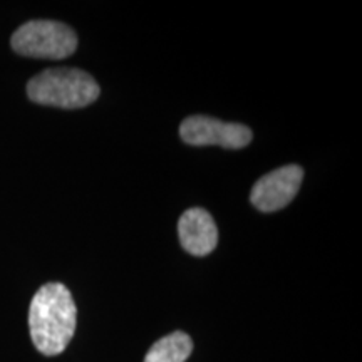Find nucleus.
I'll list each match as a JSON object with an SVG mask.
<instances>
[{"instance_id": "1", "label": "nucleus", "mask_w": 362, "mask_h": 362, "mask_svg": "<svg viewBox=\"0 0 362 362\" xmlns=\"http://www.w3.org/2000/svg\"><path fill=\"white\" fill-rule=\"evenodd\" d=\"M74 298L62 284H47L35 293L29 309V329L40 354L64 352L76 332Z\"/></svg>"}, {"instance_id": "2", "label": "nucleus", "mask_w": 362, "mask_h": 362, "mask_svg": "<svg viewBox=\"0 0 362 362\" xmlns=\"http://www.w3.org/2000/svg\"><path fill=\"white\" fill-rule=\"evenodd\" d=\"M30 101L42 106L78 110L99 96L96 79L81 69H47L27 84Z\"/></svg>"}, {"instance_id": "3", "label": "nucleus", "mask_w": 362, "mask_h": 362, "mask_svg": "<svg viewBox=\"0 0 362 362\" xmlns=\"http://www.w3.org/2000/svg\"><path fill=\"white\" fill-rule=\"evenodd\" d=\"M17 54L35 59H64L74 54L78 35L69 25L54 21H30L12 35Z\"/></svg>"}, {"instance_id": "4", "label": "nucleus", "mask_w": 362, "mask_h": 362, "mask_svg": "<svg viewBox=\"0 0 362 362\" xmlns=\"http://www.w3.org/2000/svg\"><path fill=\"white\" fill-rule=\"evenodd\" d=\"M180 136L192 146L245 148L252 141V131L238 123H225L206 116H189L180 126Z\"/></svg>"}, {"instance_id": "5", "label": "nucleus", "mask_w": 362, "mask_h": 362, "mask_svg": "<svg viewBox=\"0 0 362 362\" xmlns=\"http://www.w3.org/2000/svg\"><path fill=\"white\" fill-rule=\"evenodd\" d=\"M302 178H304V170L297 165H287L270 171L253 185L250 202L257 210L265 214L282 210L296 198Z\"/></svg>"}, {"instance_id": "6", "label": "nucleus", "mask_w": 362, "mask_h": 362, "mask_svg": "<svg viewBox=\"0 0 362 362\" xmlns=\"http://www.w3.org/2000/svg\"><path fill=\"white\" fill-rule=\"evenodd\" d=\"M178 235L185 250L197 257L211 253L218 243V228L214 216L203 208H189L181 215Z\"/></svg>"}, {"instance_id": "7", "label": "nucleus", "mask_w": 362, "mask_h": 362, "mask_svg": "<svg viewBox=\"0 0 362 362\" xmlns=\"http://www.w3.org/2000/svg\"><path fill=\"white\" fill-rule=\"evenodd\" d=\"M193 342L185 332H173L153 344L144 362H185L192 354Z\"/></svg>"}]
</instances>
